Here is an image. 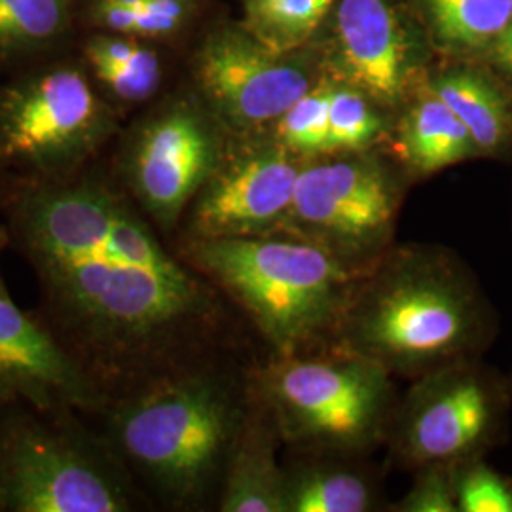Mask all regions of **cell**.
<instances>
[{
    "instance_id": "1",
    "label": "cell",
    "mask_w": 512,
    "mask_h": 512,
    "mask_svg": "<svg viewBox=\"0 0 512 512\" xmlns=\"http://www.w3.org/2000/svg\"><path fill=\"white\" fill-rule=\"evenodd\" d=\"M4 226L37 275L46 325L107 399L205 311L200 281L103 181L31 186Z\"/></svg>"
},
{
    "instance_id": "2",
    "label": "cell",
    "mask_w": 512,
    "mask_h": 512,
    "mask_svg": "<svg viewBox=\"0 0 512 512\" xmlns=\"http://www.w3.org/2000/svg\"><path fill=\"white\" fill-rule=\"evenodd\" d=\"M107 442L173 499H192L219 473L236 437L230 395L205 376L154 380L107 404Z\"/></svg>"
},
{
    "instance_id": "3",
    "label": "cell",
    "mask_w": 512,
    "mask_h": 512,
    "mask_svg": "<svg viewBox=\"0 0 512 512\" xmlns=\"http://www.w3.org/2000/svg\"><path fill=\"white\" fill-rule=\"evenodd\" d=\"M122 463L73 410L0 404V512H126Z\"/></svg>"
},
{
    "instance_id": "4",
    "label": "cell",
    "mask_w": 512,
    "mask_h": 512,
    "mask_svg": "<svg viewBox=\"0 0 512 512\" xmlns=\"http://www.w3.org/2000/svg\"><path fill=\"white\" fill-rule=\"evenodd\" d=\"M192 255L281 349L296 348L329 321L348 281L329 249L308 241L194 239Z\"/></svg>"
},
{
    "instance_id": "5",
    "label": "cell",
    "mask_w": 512,
    "mask_h": 512,
    "mask_svg": "<svg viewBox=\"0 0 512 512\" xmlns=\"http://www.w3.org/2000/svg\"><path fill=\"white\" fill-rule=\"evenodd\" d=\"M480 332L475 296L444 275H403L370 298L357 342L391 363H431L471 348Z\"/></svg>"
},
{
    "instance_id": "6",
    "label": "cell",
    "mask_w": 512,
    "mask_h": 512,
    "mask_svg": "<svg viewBox=\"0 0 512 512\" xmlns=\"http://www.w3.org/2000/svg\"><path fill=\"white\" fill-rule=\"evenodd\" d=\"M109 131V112L80 71L57 69L0 103V156L38 171L84 158Z\"/></svg>"
},
{
    "instance_id": "7",
    "label": "cell",
    "mask_w": 512,
    "mask_h": 512,
    "mask_svg": "<svg viewBox=\"0 0 512 512\" xmlns=\"http://www.w3.org/2000/svg\"><path fill=\"white\" fill-rule=\"evenodd\" d=\"M275 403L298 437L355 442L374 427L384 404L376 361H291L270 380Z\"/></svg>"
},
{
    "instance_id": "8",
    "label": "cell",
    "mask_w": 512,
    "mask_h": 512,
    "mask_svg": "<svg viewBox=\"0 0 512 512\" xmlns=\"http://www.w3.org/2000/svg\"><path fill=\"white\" fill-rule=\"evenodd\" d=\"M217 169V145L209 124L190 107L152 118L129 150V188L148 217L171 228Z\"/></svg>"
},
{
    "instance_id": "9",
    "label": "cell",
    "mask_w": 512,
    "mask_h": 512,
    "mask_svg": "<svg viewBox=\"0 0 512 512\" xmlns=\"http://www.w3.org/2000/svg\"><path fill=\"white\" fill-rule=\"evenodd\" d=\"M38 410H105L109 399L54 330L0 296V404Z\"/></svg>"
},
{
    "instance_id": "10",
    "label": "cell",
    "mask_w": 512,
    "mask_h": 512,
    "mask_svg": "<svg viewBox=\"0 0 512 512\" xmlns=\"http://www.w3.org/2000/svg\"><path fill=\"white\" fill-rule=\"evenodd\" d=\"M395 205V192L376 165L332 162L300 169L287 220L319 241L363 249L389 230Z\"/></svg>"
},
{
    "instance_id": "11",
    "label": "cell",
    "mask_w": 512,
    "mask_h": 512,
    "mask_svg": "<svg viewBox=\"0 0 512 512\" xmlns=\"http://www.w3.org/2000/svg\"><path fill=\"white\" fill-rule=\"evenodd\" d=\"M298 175L293 160L272 148L217 165L192 202L194 239L264 236L287 220Z\"/></svg>"
},
{
    "instance_id": "12",
    "label": "cell",
    "mask_w": 512,
    "mask_h": 512,
    "mask_svg": "<svg viewBox=\"0 0 512 512\" xmlns=\"http://www.w3.org/2000/svg\"><path fill=\"white\" fill-rule=\"evenodd\" d=\"M198 73L209 101L236 126L279 120L311 90L306 74L279 63V55L249 35L211 38L200 54Z\"/></svg>"
},
{
    "instance_id": "13",
    "label": "cell",
    "mask_w": 512,
    "mask_h": 512,
    "mask_svg": "<svg viewBox=\"0 0 512 512\" xmlns=\"http://www.w3.org/2000/svg\"><path fill=\"white\" fill-rule=\"evenodd\" d=\"M497 414L494 385L475 370H459L435 385L414 412L408 448L414 458L433 463L469 458L488 444Z\"/></svg>"
},
{
    "instance_id": "14",
    "label": "cell",
    "mask_w": 512,
    "mask_h": 512,
    "mask_svg": "<svg viewBox=\"0 0 512 512\" xmlns=\"http://www.w3.org/2000/svg\"><path fill=\"white\" fill-rule=\"evenodd\" d=\"M338 37L349 78L376 99L395 101L403 92L408 44L387 0H342Z\"/></svg>"
},
{
    "instance_id": "15",
    "label": "cell",
    "mask_w": 512,
    "mask_h": 512,
    "mask_svg": "<svg viewBox=\"0 0 512 512\" xmlns=\"http://www.w3.org/2000/svg\"><path fill=\"white\" fill-rule=\"evenodd\" d=\"M431 92L463 122L478 152L492 154L511 141V101L484 74L475 71L442 74L433 82Z\"/></svg>"
},
{
    "instance_id": "16",
    "label": "cell",
    "mask_w": 512,
    "mask_h": 512,
    "mask_svg": "<svg viewBox=\"0 0 512 512\" xmlns=\"http://www.w3.org/2000/svg\"><path fill=\"white\" fill-rule=\"evenodd\" d=\"M403 147L410 164L425 173L440 171L480 154L463 122L433 92L406 116Z\"/></svg>"
},
{
    "instance_id": "17",
    "label": "cell",
    "mask_w": 512,
    "mask_h": 512,
    "mask_svg": "<svg viewBox=\"0 0 512 512\" xmlns=\"http://www.w3.org/2000/svg\"><path fill=\"white\" fill-rule=\"evenodd\" d=\"M287 495L289 484L275 465L272 448L262 440L243 442L228 463L220 511L283 512Z\"/></svg>"
},
{
    "instance_id": "18",
    "label": "cell",
    "mask_w": 512,
    "mask_h": 512,
    "mask_svg": "<svg viewBox=\"0 0 512 512\" xmlns=\"http://www.w3.org/2000/svg\"><path fill=\"white\" fill-rule=\"evenodd\" d=\"M336 0H245L247 35L270 54L300 48L315 33Z\"/></svg>"
},
{
    "instance_id": "19",
    "label": "cell",
    "mask_w": 512,
    "mask_h": 512,
    "mask_svg": "<svg viewBox=\"0 0 512 512\" xmlns=\"http://www.w3.org/2000/svg\"><path fill=\"white\" fill-rule=\"evenodd\" d=\"M444 42L475 50L494 46L512 14V0H423Z\"/></svg>"
},
{
    "instance_id": "20",
    "label": "cell",
    "mask_w": 512,
    "mask_h": 512,
    "mask_svg": "<svg viewBox=\"0 0 512 512\" xmlns=\"http://www.w3.org/2000/svg\"><path fill=\"white\" fill-rule=\"evenodd\" d=\"M370 507L365 482L351 473L317 471L289 486L287 511L363 512Z\"/></svg>"
},
{
    "instance_id": "21",
    "label": "cell",
    "mask_w": 512,
    "mask_h": 512,
    "mask_svg": "<svg viewBox=\"0 0 512 512\" xmlns=\"http://www.w3.org/2000/svg\"><path fill=\"white\" fill-rule=\"evenodd\" d=\"M329 86H319L304 93L291 109L279 118V137L285 147L300 154L330 152Z\"/></svg>"
},
{
    "instance_id": "22",
    "label": "cell",
    "mask_w": 512,
    "mask_h": 512,
    "mask_svg": "<svg viewBox=\"0 0 512 512\" xmlns=\"http://www.w3.org/2000/svg\"><path fill=\"white\" fill-rule=\"evenodd\" d=\"M380 120L366 105L363 95L351 90H332L329 110L330 150H357L374 139Z\"/></svg>"
},
{
    "instance_id": "23",
    "label": "cell",
    "mask_w": 512,
    "mask_h": 512,
    "mask_svg": "<svg viewBox=\"0 0 512 512\" xmlns=\"http://www.w3.org/2000/svg\"><path fill=\"white\" fill-rule=\"evenodd\" d=\"M93 71L114 97L129 103L145 101L160 84L158 57L141 46L128 61L93 65Z\"/></svg>"
},
{
    "instance_id": "24",
    "label": "cell",
    "mask_w": 512,
    "mask_h": 512,
    "mask_svg": "<svg viewBox=\"0 0 512 512\" xmlns=\"http://www.w3.org/2000/svg\"><path fill=\"white\" fill-rule=\"evenodd\" d=\"M456 499L461 512H512V482L476 461L459 476Z\"/></svg>"
},
{
    "instance_id": "25",
    "label": "cell",
    "mask_w": 512,
    "mask_h": 512,
    "mask_svg": "<svg viewBox=\"0 0 512 512\" xmlns=\"http://www.w3.org/2000/svg\"><path fill=\"white\" fill-rule=\"evenodd\" d=\"M73 0H21L0 18V37L42 40L59 31Z\"/></svg>"
},
{
    "instance_id": "26",
    "label": "cell",
    "mask_w": 512,
    "mask_h": 512,
    "mask_svg": "<svg viewBox=\"0 0 512 512\" xmlns=\"http://www.w3.org/2000/svg\"><path fill=\"white\" fill-rule=\"evenodd\" d=\"M401 509L408 512H456V484L450 482L444 471H431L404 499Z\"/></svg>"
},
{
    "instance_id": "27",
    "label": "cell",
    "mask_w": 512,
    "mask_h": 512,
    "mask_svg": "<svg viewBox=\"0 0 512 512\" xmlns=\"http://www.w3.org/2000/svg\"><path fill=\"white\" fill-rule=\"evenodd\" d=\"M97 16L110 31H116L122 35H133L135 31L137 10L122 6L114 0H101L97 8Z\"/></svg>"
},
{
    "instance_id": "28",
    "label": "cell",
    "mask_w": 512,
    "mask_h": 512,
    "mask_svg": "<svg viewBox=\"0 0 512 512\" xmlns=\"http://www.w3.org/2000/svg\"><path fill=\"white\" fill-rule=\"evenodd\" d=\"M494 59L497 67L512 78V14L505 29L494 42Z\"/></svg>"
},
{
    "instance_id": "29",
    "label": "cell",
    "mask_w": 512,
    "mask_h": 512,
    "mask_svg": "<svg viewBox=\"0 0 512 512\" xmlns=\"http://www.w3.org/2000/svg\"><path fill=\"white\" fill-rule=\"evenodd\" d=\"M141 10L154 16L175 19L181 23L184 16V0H145Z\"/></svg>"
},
{
    "instance_id": "30",
    "label": "cell",
    "mask_w": 512,
    "mask_h": 512,
    "mask_svg": "<svg viewBox=\"0 0 512 512\" xmlns=\"http://www.w3.org/2000/svg\"><path fill=\"white\" fill-rule=\"evenodd\" d=\"M8 245H10L8 230H6V226L0 224V258H2V251H4ZM2 294H8V289H6V283H4V277H2V268H0V296H2Z\"/></svg>"
},
{
    "instance_id": "31",
    "label": "cell",
    "mask_w": 512,
    "mask_h": 512,
    "mask_svg": "<svg viewBox=\"0 0 512 512\" xmlns=\"http://www.w3.org/2000/svg\"><path fill=\"white\" fill-rule=\"evenodd\" d=\"M19 2H21V0H0V18H2L4 14H8Z\"/></svg>"
},
{
    "instance_id": "32",
    "label": "cell",
    "mask_w": 512,
    "mask_h": 512,
    "mask_svg": "<svg viewBox=\"0 0 512 512\" xmlns=\"http://www.w3.org/2000/svg\"><path fill=\"white\" fill-rule=\"evenodd\" d=\"M114 2H118L122 6H128V8H133V10H141V6L145 4V0H114Z\"/></svg>"
}]
</instances>
